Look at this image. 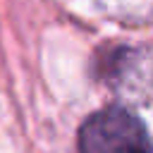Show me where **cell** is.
Returning a JSON list of instances; mask_svg holds the SVG:
<instances>
[{
    "label": "cell",
    "instance_id": "1",
    "mask_svg": "<svg viewBox=\"0 0 153 153\" xmlns=\"http://www.w3.org/2000/svg\"><path fill=\"white\" fill-rule=\"evenodd\" d=\"M79 153H153L136 115L110 105L91 115L79 131Z\"/></svg>",
    "mask_w": 153,
    "mask_h": 153
}]
</instances>
